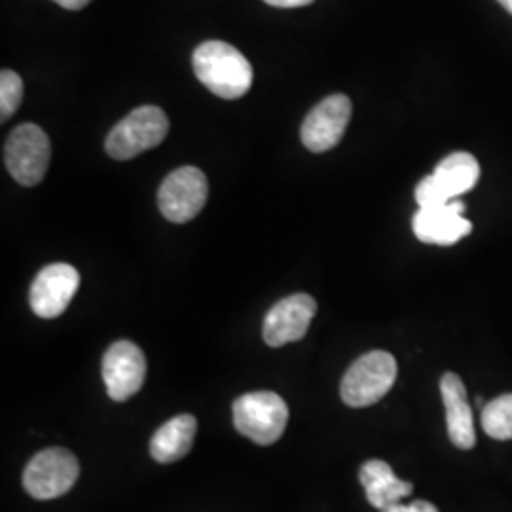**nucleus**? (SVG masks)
Here are the masks:
<instances>
[{
    "instance_id": "nucleus-1",
    "label": "nucleus",
    "mask_w": 512,
    "mask_h": 512,
    "mask_svg": "<svg viewBox=\"0 0 512 512\" xmlns=\"http://www.w3.org/2000/svg\"><path fill=\"white\" fill-rule=\"evenodd\" d=\"M192 65L198 80L220 99H239L253 86L249 59L226 42H203L192 55Z\"/></svg>"
},
{
    "instance_id": "nucleus-2",
    "label": "nucleus",
    "mask_w": 512,
    "mask_h": 512,
    "mask_svg": "<svg viewBox=\"0 0 512 512\" xmlns=\"http://www.w3.org/2000/svg\"><path fill=\"white\" fill-rule=\"evenodd\" d=\"M397 380V361L387 351H370L349 366L340 397L351 408H365L382 401Z\"/></svg>"
},
{
    "instance_id": "nucleus-3",
    "label": "nucleus",
    "mask_w": 512,
    "mask_h": 512,
    "mask_svg": "<svg viewBox=\"0 0 512 512\" xmlns=\"http://www.w3.org/2000/svg\"><path fill=\"white\" fill-rule=\"evenodd\" d=\"M289 406L274 391L241 395L234 403V425L239 433L260 446H270L285 433Z\"/></svg>"
},
{
    "instance_id": "nucleus-4",
    "label": "nucleus",
    "mask_w": 512,
    "mask_h": 512,
    "mask_svg": "<svg viewBox=\"0 0 512 512\" xmlns=\"http://www.w3.org/2000/svg\"><path fill=\"white\" fill-rule=\"evenodd\" d=\"M169 131V120L158 107H139L131 110L124 120H120L107 137V154L114 160H131L150 148H156Z\"/></svg>"
},
{
    "instance_id": "nucleus-5",
    "label": "nucleus",
    "mask_w": 512,
    "mask_h": 512,
    "mask_svg": "<svg viewBox=\"0 0 512 512\" xmlns=\"http://www.w3.org/2000/svg\"><path fill=\"white\" fill-rule=\"evenodd\" d=\"M478 177L480 165L475 156L469 152H454L416 186V202L420 207H433L458 200L475 188Z\"/></svg>"
},
{
    "instance_id": "nucleus-6",
    "label": "nucleus",
    "mask_w": 512,
    "mask_h": 512,
    "mask_svg": "<svg viewBox=\"0 0 512 512\" xmlns=\"http://www.w3.org/2000/svg\"><path fill=\"white\" fill-rule=\"evenodd\" d=\"M52 158L48 135L35 124H21L14 129L4 147V164L10 175L23 186L42 183Z\"/></svg>"
},
{
    "instance_id": "nucleus-7",
    "label": "nucleus",
    "mask_w": 512,
    "mask_h": 512,
    "mask_svg": "<svg viewBox=\"0 0 512 512\" xmlns=\"http://www.w3.org/2000/svg\"><path fill=\"white\" fill-rule=\"evenodd\" d=\"M80 475L73 452L65 448H46L29 461L23 473V486L35 499H55L67 494Z\"/></svg>"
},
{
    "instance_id": "nucleus-8",
    "label": "nucleus",
    "mask_w": 512,
    "mask_h": 512,
    "mask_svg": "<svg viewBox=\"0 0 512 512\" xmlns=\"http://www.w3.org/2000/svg\"><path fill=\"white\" fill-rule=\"evenodd\" d=\"M209 196V184L198 167H181L165 177L158 190V203L165 219L184 224L200 215Z\"/></svg>"
},
{
    "instance_id": "nucleus-9",
    "label": "nucleus",
    "mask_w": 512,
    "mask_h": 512,
    "mask_svg": "<svg viewBox=\"0 0 512 512\" xmlns=\"http://www.w3.org/2000/svg\"><path fill=\"white\" fill-rule=\"evenodd\" d=\"M147 378V359L129 340L114 342L103 357V382L110 399L124 403L137 395Z\"/></svg>"
},
{
    "instance_id": "nucleus-10",
    "label": "nucleus",
    "mask_w": 512,
    "mask_h": 512,
    "mask_svg": "<svg viewBox=\"0 0 512 512\" xmlns=\"http://www.w3.org/2000/svg\"><path fill=\"white\" fill-rule=\"evenodd\" d=\"M351 101L348 95L336 93L323 99L315 109L306 116L300 139L304 147L311 152H327L330 148L336 147L348 128L351 120Z\"/></svg>"
},
{
    "instance_id": "nucleus-11",
    "label": "nucleus",
    "mask_w": 512,
    "mask_h": 512,
    "mask_svg": "<svg viewBox=\"0 0 512 512\" xmlns=\"http://www.w3.org/2000/svg\"><path fill=\"white\" fill-rule=\"evenodd\" d=\"M315 311L317 302L310 294L298 293L279 300L264 317V342L272 348H281L302 340L310 329Z\"/></svg>"
},
{
    "instance_id": "nucleus-12",
    "label": "nucleus",
    "mask_w": 512,
    "mask_h": 512,
    "mask_svg": "<svg viewBox=\"0 0 512 512\" xmlns=\"http://www.w3.org/2000/svg\"><path fill=\"white\" fill-rule=\"evenodd\" d=\"M78 287H80V274L74 270L73 266L63 262L50 264L38 272L31 285V293H29L31 308L35 311V315L42 319H55L69 308Z\"/></svg>"
},
{
    "instance_id": "nucleus-13",
    "label": "nucleus",
    "mask_w": 512,
    "mask_h": 512,
    "mask_svg": "<svg viewBox=\"0 0 512 512\" xmlns=\"http://www.w3.org/2000/svg\"><path fill=\"white\" fill-rule=\"evenodd\" d=\"M463 211L465 205L458 200L433 207H420L412 220V230L423 243L454 245L473 230V224L463 217Z\"/></svg>"
},
{
    "instance_id": "nucleus-14",
    "label": "nucleus",
    "mask_w": 512,
    "mask_h": 512,
    "mask_svg": "<svg viewBox=\"0 0 512 512\" xmlns=\"http://www.w3.org/2000/svg\"><path fill=\"white\" fill-rule=\"evenodd\" d=\"M442 403L446 410V429L454 446L461 450H471L475 446V420L473 410L467 401V389L458 374L446 372L440 380Z\"/></svg>"
},
{
    "instance_id": "nucleus-15",
    "label": "nucleus",
    "mask_w": 512,
    "mask_h": 512,
    "mask_svg": "<svg viewBox=\"0 0 512 512\" xmlns=\"http://www.w3.org/2000/svg\"><path fill=\"white\" fill-rule=\"evenodd\" d=\"M359 478L365 488L368 503L380 511H384L395 503H401L404 497H408L414 490L412 482L397 478L391 465L382 459L366 461L361 467Z\"/></svg>"
},
{
    "instance_id": "nucleus-16",
    "label": "nucleus",
    "mask_w": 512,
    "mask_h": 512,
    "mask_svg": "<svg viewBox=\"0 0 512 512\" xmlns=\"http://www.w3.org/2000/svg\"><path fill=\"white\" fill-rule=\"evenodd\" d=\"M196 431H198V421L190 414H181L167 421L150 440L152 458L164 465L183 459L194 444Z\"/></svg>"
},
{
    "instance_id": "nucleus-17",
    "label": "nucleus",
    "mask_w": 512,
    "mask_h": 512,
    "mask_svg": "<svg viewBox=\"0 0 512 512\" xmlns=\"http://www.w3.org/2000/svg\"><path fill=\"white\" fill-rule=\"evenodd\" d=\"M482 429L492 439H512V393L501 395L482 408Z\"/></svg>"
},
{
    "instance_id": "nucleus-18",
    "label": "nucleus",
    "mask_w": 512,
    "mask_h": 512,
    "mask_svg": "<svg viewBox=\"0 0 512 512\" xmlns=\"http://www.w3.org/2000/svg\"><path fill=\"white\" fill-rule=\"evenodd\" d=\"M23 101V80L18 73L4 69L0 73V120H10Z\"/></svg>"
},
{
    "instance_id": "nucleus-19",
    "label": "nucleus",
    "mask_w": 512,
    "mask_h": 512,
    "mask_svg": "<svg viewBox=\"0 0 512 512\" xmlns=\"http://www.w3.org/2000/svg\"><path fill=\"white\" fill-rule=\"evenodd\" d=\"M382 512H439V509L433 503H429V501L418 499V501H412L410 505H403V501L395 503V505L387 507Z\"/></svg>"
},
{
    "instance_id": "nucleus-20",
    "label": "nucleus",
    "mask_w": 512,
    "mask_h": 512,
    "mask_svg": "<svg viewBox=\"0 0 512 512\" xmlns=\"http://www.w3.org/2000/svg\"><path fill=\"white\" fill-rule=\"evenodd\" d=\"M264 2L274 8H302L311 4L313 0H264Z\"/></svg>"
},
{
    "instance_id": "nucleus-21",
    "label": "nucleus",
    "mask_w": 512,
    "mask_h": 512,
    "mask_svg": "<svg viewBox=\"0 0 512 512\" xmlns=\"http://www.w3.org/2000/svg\"><path fill=\"white\" fill-rule=\"evenodd\" d=\"M57 2L61 8H65V10H82V8H86L92 0H54Z\"/></svg>"
},
{
    "instance_id": "nucleus-22",
    "label": "nucleus",
    "mask_w": 512,
    "mask_h": 512,
    "mask_svg": "<svg viewBox=\"0 0 512 512\" xmlns=\"http://www.w3.org/2000/svg\"><path fill=\"white\" fill-rule=\"evenodd\" d=\"M499 4H501L509 14H512V0H499Z\"/></svg>"
}]
</instances>
